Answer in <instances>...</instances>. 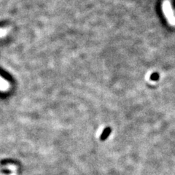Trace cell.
<instances>
[{
  "mask_svg": "<svg viewBox=\"0 0 175 175\" xmlns=\"http://www.w3.org/2000/svg\"><path fill=\"white\" fill-rule=\"evenodd\" d=\"M162 10L166 20L172 25H175V13L171 2L166 0L163 2Z\"/></svg>",
  "mask_w": 175,
  "mask_h": 175,
  "instance_id": "obj_1",
  "label": "cell"
},
{
  "mask_svg": "<svg viewBox=\"0 0 175 175\" xmlns=\"http://www.w3.org/2000/svg\"><path fill=\"white\" fill-rule=\"evenodd\" d=\"M2 173H5V174H10L11 172L9 170H7V169H4V170L2 171Z\"/></svg>",
  "mask_w": 175,
  "mask_h": 175,
  "instance_id": "obj_2",
  "label": "cell"
},
{
  "mask_svg": "<svg viewBox=\"0 0 175 175\" xmlns=\"http://www.w3.org/2000/svg\"><path fill=\"white\" fill-rule=\"evenodd\" d=\"M3 34H4V31H2V30H0V35H3Z\"/></svg>",
  "mask_w": 175,
  "mask_h": 175,
  "instance_id": "obj_3",
  "label": "cell"
}]
</instances>
